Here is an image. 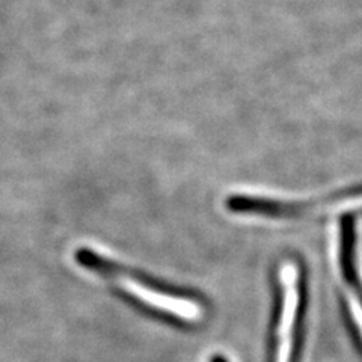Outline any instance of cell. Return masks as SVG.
<instances>
[{
    "mask_svg": "<svg viewBox=\"0 0 362 362\" xmlns=\"http://www.w3.org/2000/svg\"><path fill=\"white\" fill-rule=\"evenodd\" d=\"M76 262L117 288L138 307L165 320L180 325H198L206 319L207 307L197 294L163 284L95 249L78 247Z\"/></svg>",
    "mask_w": 362,
    "mask_h": 362,
    "instance_id": "1",
    "label": "cell"
},
{
    "mask_svg": "<svg viewBox=\"0 0 362 362\" xmlns=\"http://www.w3.org/2000/svg\"><path fill=\"white\" fill-rule=\"evenodd\" d=\"M231 213L275 221H303L362 210V186L349 187L320 198L287 201L269 197L233 195L225 201Z\"/></svg>",
    "mask_w": 362,
    "mask_h": 362,
    "instance_id": "2",
    "label": "cell"
},
{
    "mask_svg": "<svg viewBox=\"0 0 362 362\" xmlns=\"http://www.w3.org/2000/svg\"><path fill=\"white\" fill-rule=\"evenodd\" d=\"M278 300L272 337V362H296L303 311V276L296 259H284L278 272Z\"/></svg>",
    "mask_w": 362,
    "mask_h": 362,
    "instance_id": "3",
    "label": "cell"
},
{
    "mask_svg": "<svg viewBox=\"0 0 362 362\" xmlns=\"http://www.w3.org/2000/svg\"><path fill=\"white\" fill-rule=\"evenodd\" d=\"M337 264L343 281L350 320L362 341V252L356 249L355 223L347 216L338 226Z\"/></svg>",
    "mask_w": 362,
    "mask_h": 362,
    "instance_id": "4",
    "label": "cell"
},
{
    "mask_svg": "<svg viewBox=\"0 0 362 362\" xmlns=\"http://www.w3.org/2000/svg\"><path fill=\"white\" fill-rule=\"evenodd\" d=\"M209 362H228L222 355H213Z\"/></svg>",
    "mask_w": 362,
    "mask_h": 362,
    "instance_id": "5",
    "label": "cell"
}]
</instances>
